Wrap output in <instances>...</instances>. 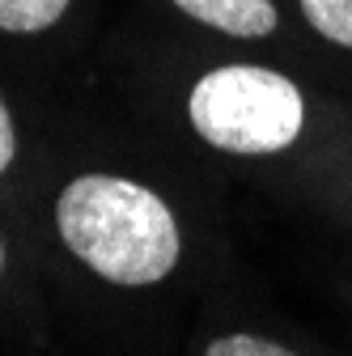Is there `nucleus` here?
<instances>
[{
  "label": "nucleus",
  "mask_w": 352,
  "mask_h": 356,
  "mask_svg": "<svg viewBox=\"0 0 352 356\" xmlns=\"http://www.w3.org/2000/svg\"><path fill=\"white\" fill-rule=\"evenodd\" d=\"M187 115L212 149L238 157H268L301 136L305 98L276 68L221 64L191 85Z\"/></svg>",
  "instance_id": "obj_2"
},
{
  "label": "nucleus",
  "mask_w": 352,
  "mask_h": 356,
  "mask_svg": "<svg viewBox=\"0 0 352 356\" xmlns=\"http://www.w3.org/2000/svg\"><path fill=\"white\" fill-rule=\"evenodd\" d=\"M72 0H0V30L5 34H42L51 30Z\"/></svg>",
  "instance_id": "obj_4"
},
{
  "label": "nucleus",
  "mask_w": 352,
  "mask_h": 356,
  "mask_svg": "<svg viewBox=\"0 0 352 356\" xmlns=\"http://www.w3.org/2000/svg\"><path fill=\"white\" fill-rule=\"evenodd\" d=\"M204 356H297L272 339H259V335H221V339H212Z\"/></svg>",
  "instance_id": "obj_6"
},
{
  "label": "nucleus",
  "mask_w": 352,
  "mask_h": 356,
  "mask_svg": "<svg viewBox=\"0 0 352 356\" xmlns=\"http://www.w3.org/2000/svg\"><path fill=\"white\" fill-rule=\"evenodd\" d=\"M0 267H5V242H0Z\"/></svg>",
  "instance_id": "obj_8"
},
{
  "label": "nucleus",
  "mask_w": 352,
  "mask_h": 356,
  "mask_svg": "<svg viewBox=\"0 0 352 356\" xmlns=\"http://www.w3.org/2000/svg\"><path fill=\"white\" fill-rule=\"evenodd\" d=\"M64 246L111 284H157L183 250L166 200L131 178L81 174L56 200Z\"/></svg>",
  "instance_id": "obj_1"
},
{
  "label": "nucleus",
  "mask_w": 352,
  "mask_h": 356,
  "mask_svg": "<svg viewBox=\"0 0 352 356\" xmlns=\"http://www.w3.org/2000/svg\"><path fill=\"white\" fill-rule=\"evenodd\" d=\"M301 13L327 42L352 51V0H301Z\"/></svg>",
  "instance_id": "obj_5"
},
{
  "label": "nucleus",
  "mask_w": 352,
  "mask_h": 356,
  "mask_svg": "<svg viewBox=\"0 0 352 356\" xmlns=\"http://www.w3.org/2000/svg\"><path fill=\"white\" fill-rule=\"evenodd\" d=\"M174 5L187 17L234 38H268L280 22L272 0H174Z\"/></svg>",
  "instance_id": "obj_3"
},
{
  "label": "nucleus",
  "mask_w": 352,
  "mask_h": 356,
  "mask_svg": "<svg viewBox=\"0 0 352 356\" xmlns=\"http://www.w3.org/2000/svg\"><path fill=\"white\" fill-rule=\"evenodd\" d=\"M17 157V131H13V119H9V106L0 98V174H5Z\"/></svg>",
  "instance_id": "obj_7"
}]
</instances>
